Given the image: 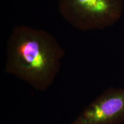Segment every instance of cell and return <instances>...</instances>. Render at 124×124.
Segmentation results:
<instances>
[{
	"label": "cell",
	"instance_id": "cell-1",
	"mask_svg": "<svg viewBox=\"0 0 124 124\" xmlns=\"http://www.w3.org/2000/svg\"><path fill=\"white\" fill-rule=\"evenodd\" d=\"M64 55V49L48 32L17 26L8 40L5 71L36 90L45 91L53 85Z\"/></svg>",
	"mask_w": 124,
	"mask_h": 124
},
{
	"label": "cell",
	"instance_id": "cell-2",
	"mask_svg": "<svg viewBox=\"0 0 124 124\" xmlns=\"http://www.w3.org/2000/svg\"><path fill=\"white\" fill-rule=\"evenodd\" d=\"M63 17L79 30L102 29L121 15L122 0H58Z\"/></svg>",
	"mask_w": 124,
	"mask_h": 124
},
{
	"label": "cell",
	"instance_id": "cell-3",
	"mask_svg": "<svg viewBox=\"0 0 124 124\" xmlns=\"http://www.w3.org/2000/svg\"><path fill=\"white\" fill-rule=\"evenodd\" d=\"M124 123V89L110 87L96 98L70 124Z\"/></svg>",
	"mask_w": 124,
	"mask_h": 124
}]
</instances>
